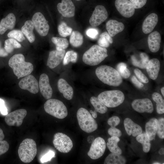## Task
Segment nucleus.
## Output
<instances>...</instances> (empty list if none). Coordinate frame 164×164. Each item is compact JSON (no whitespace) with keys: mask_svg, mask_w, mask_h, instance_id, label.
Wrapping results in <instances>:
<instances>
[{"mask_svg":"<svg viewBox=\"0 0 164 164\" xmlns=\"http://www.w3.org/2000/svg\"><path fill=\"white\" fill-rule=\"evenodd\" d=\"M57 8L59 13L63 17L70 18L75 15V7L71 0H62Z\"/></svg>","mask_w":164,"mask_h":164,"instance_id":"17","label":"nucleus"},{"mask_svg":"<svg viewBox=\"0 0 164 164\" xmlns=\"http://www.w3.org/2000/svg\"><path fill=\"white\" fill-rule=\"evenodd\" d=\"M134 72L137 77L141 82L144 83H148L149 80L148 78L140 70L136 68L134 70Z\"/></svg>","mask_w":164,"mask_h":164,"instance_id":"41","label":"nucleus"},{"mask_svg":"<svg viewBox=\"0 0 164 164\" xmlns=\"http://www.w3.org/2000/svg\"><path fill=\"white\" fill-rule=\"evenodd\" d=\"M131 105L133 109L139 113L151 114L154 111L152 103L148 98L135 99L132 101Z\"/></svg>","mask_w":164,"mask_h":164,"instance_id":"14","label":"nucleus"},{"mask_svg":"<svg viewBox=\"0 0 164 164\" xmlns=\"http://www.w3.org/2000/svg\"><path fill=\"white\" fill-rule=\"evenodd\" d=\"M153 100L156 103V111L159 114L164 113V101L161 95L157 92H154L152 95Z\"/></svg>","mask_w":164,"mask_h":164,"instance_id":"33","label":"nucleus"},{"mask_svg":"<svg viewBox=\"0 0 164 164\" xmlns=\"http://www.w3.org/2000/svg\"><path fill=\"white\" fill-rule=\"evenodd\" d=\"M159 153L161 155H163L164 154V148H162L160 149L159 151Z\"/></svg>","mask_w":164,"mask_h":164,"instance_id":"57","label":"nucleus"},{"mask_svg":"<svg viewBox=\"0 0 164 164\" xmlns=\"http://www.w3.org/2000/svg\"><path fill=\"white\" fill-rule=\"evenodd\" d=\"M108 133L111 136H116L119 138L122 135L121 131L114 127H111L108 129Z\"/></svg>","mask_w":164,"mask_h":164,"instance_id":"43","label":"nucleus"},{"mask_svg":"<svg viewBox=\"0 0 164 164\" xmlns=\"http://www.w3.org/2000/svg\"><path fill=\"white\" fill-rule=\"evenodd\" d=\"M8 55V53L6 51L4 48H0V57H5Z\"/></svg>","mask_w":164,"mask_h":164,"instance_id":"53","label":"nucleus"},{"mask_svg":"<svg viewBox=\"0 0 164 164\" xmlns=\"http://www.w3.org/2000/svg\"><path fill=\"white\" fill-rule=\"evenodd\" d=\"M131 80L133 84L138 88H142L144 86V85L138 81L134 76L132 77Z\"/></svg>","mask_w":164,"mask_h":164,"instance_id":"50","label":"nucleus"},{"mask_svg":"<svg viewBox=\"0 0 164 164\" xmlns=\"http://www.w3.org/2000/svg\"><path fill=\"white\" fill-rule=\"evenodd\" d=\"M32 22L37 32L42 36H46L48 34L50 26L48 22L43 15L40 12L34 14Z\"/></svg>","mask_w":164,"mask_h":164,"instance_id":"10","label":"nucleus"},{"mask_svg":"<svg viewBox=\"0 0 164 164\" xmlns=\"http://www.w3.org/2000/svg\"><path fill=\"white\" fill-rule=\"evenodd\" d=\"M137 141L142 145L143 151L147 153L151 148L150 140L148 138L146 133H142L136 136Z\"/></svg>","mask_w":164,"mask_h":164,"instance_id":"32","label":"nucleus"},{"mask_svg":"<svg viewBox=\"0 0 164 164\" xmlns=\"http://www.w3.org/2000/svg\"><path fill=\"white\" fill-rule=\"evenodd\" d=\"M1 48V42H0V48Z\"/></svg>","mask_w":164,"mask_h":164,"instance_id":"60","label":"nucleus"},{"mask_svg":"<svg viewBox=\"0 0 164 164\" xmlns=\"http://www.w3.org/2000/svg\"><path fill=\"white\" fill-rule=\"evenodd\" d=\"M97 97L107 107L110 108L118 106L125 100L124 94L118 90L103 92L98 95Z\"/></svg>","mask_w":164,"mask_h":164,"instance_id":"6","label":"nucleus"},{"mask_svg":"<svg viewBox=\"0 0 164 164\" xmlns=\"http://www.w3.org/2000/svg\"><path fill=\"white\" fill-rule=\"evenodd\" d=\"M16 18L13 13H10L2 19L0 22V34L2 35L8 29H13L15 25Z\"/></svg>","mask_w":164,"mask_h":164,"instance_id":"24","label":"nucleus"},{"mask_svg":"<svg viewBox=\"0 0 164 164\" xmlns=\"http://www.w3.org/2000/svg\"><path fill=\"white\" fill-rule=\"evenodd\" d=\"M76 0L79 1H80L81 0Z\"/></svg>","mask_w":164,"mask_h":164,"instance_id":"61","label":"nucleus"},{"mask_svg":"<svg viewBox=\"0 0 164 164\" xmlns=\"http://www.w3.org/2000/svg\"><path fill=\"white\" fill-rule=\"evenodd\" d=\"M44 108L46 112L53 117L62 119L68 114L67 107L61 101L55 99H50L45 102Z\"/></svg>","mask_w":164,"mask_h":164,"instance_id":"7","label":"nucleus"},{"mask_svg":"<svg viewBox=\"0 0 164 164\" xmlns=\"http://www.w3.org/2000/svg\"><path fill=\"white\" fill-rule=\"evenodd\" d=\"M108 13L105 7L102 5H97L90 19L89 22L93 27H96L100 25L107 18Z\"/></svg>","mask_w":164,"mask_h":164,"instance_id":"12","label":"nucleus"},{"mask_svg":"<svg viewBox=\"0 0 164 164\" xmlns=\"http://www.w3.org/2000/svg\"><path fill=\"white\" fill-rule=\"evenodd\" d=\"M140 56L143 64L145 68L149 60L148 56L145 53H140Z\"/></svg>","mask_w":164,"mask_h":164,"instance_id":"49","label":"nucleus"},{"mask_svg":"<svg viewBox=\"0 0 164 164\" xmlns=\"http://www.w3.org/2000/svg\"><path fill=\"white\" fill-rule=\"evenodd\" d=\"M65 52V50H56L50 51L47 61V66L51 69L56 67L63 60Z\"/></svg>","mask_w":164,"mask_h":164,"instance_id":"18","label":"nucleus"},{"mask_svg":"<svg viewBox=\"0 0 164 164\" xmlns=\"http://www.w3.org/2000/svg\"><path fill=\"white\" fill-rule=\"evenodd\" d=\"M160 63L157 58H154L149 60L146 67V70L149 77L153 80L156 79L160 69Z\"/></svg>","mask_w":164,"mask_h":164,"instance_id":"21","label":"nucleus"},{"mask_svg":"<svg viewBox=\"0 0 164 164\" xmlns=\"http://www.w3.org/2000/svg\"><path fill=\"white\" fill-rule=\"evenodd\" d=\"M127 68L126 64L123 62L118 64L117 66V70L120 73Z\"/></svg>","mask_w":164,"mask_h":164,"instance_id":"51","label":"nucleus"},{"mask_svg":"<svg viewBox=\"0 0 164 164\" xmlns=\"http://www.w3.org/2000/svg\"><path fill=\"white\" fill-rule=\"evenodd\" d=\"M52 42L55 44L57 50H62L67 48L69 45L67 39L66 38L53 37L51 39Z\"/></svg>","mask_w":164,"mask_h":164,"instance_id":"35","label":"nucleus"},{"mask_svg":"<svg viewBox=\"0 0 164 164\" xmlns=\"http://www.w3.org/2000/svg\"><path fill=\"white\" fill-rule=\"evenodd\" d=\"M57 87L59 91L63 94L65 98L68 100L72 99L73 94V88L65 80L59 79L57 82Z\"/></svg>","mask_w":164,"mask_h":164,"instance_id":"22","label":"nucleus"},{"mask_svg":"<svg viewBox=\"0 0 164 164\" xmlns=\"http://www.w3.org/2000/svg\"><path fill=\"white\" fill-rule=\"evenodd\" d=\"M98 30L95 28H89L86 31V34L90 38L94 39H96L98 34Z\"/></svg>","mask_w":164,"mask_h":164,"instance_id":"42","label":"nucleus"},{"mask_svg":"<svg viewBox=\"0 0 164 164\" xmlns=\"http://www.w3.org/2000/svg\"><path fill=\"white\" fill-rule=\"evenodd\" d=\"M58 31L61 36L65 37L71 35L72 29L68 26L65 22H63L58 25Z\"/></svg>","mask_w":164,"mask_h":164,"instance_id":"37","label":"nucleus"},{"mask_svg":"<svg viewBox=\"0 0 164 164\" xmlns=\"http://www.w3.org/2000/svg\"><path fill=\"white\" fill-rule=\"evenodd\" d=\"M125 158L121 155L115 153L109 154L105 159L104 164H125L126 163Z\"/></svg>","mask_w":164,"mask_h":164,"instance_id":"28","label":"nucleus"},{"mask_svg":"<svg viewBox=\"0 0 164 164\" xmlns=\"http://www.w3.org/2000/svg\"><path fill=\"white\" fill-rule=\"evenodd\" d=\"M161 42V37L159 33L155 31L151 33L148 38V43L150 50L155 53L159 50Z\"/></svg>","mask_w":164,"mask_h":164,"instance_id":"23","label":"nucleus"},{"mask_svg":"<svg viewBox=\"0 0 164 164\" xmlns=\"http://www.w3.org/2000/svg\"><path fill=\"white\" fill-rule=\"evenodd\" d=\"M121 77L125 79L128 78L131 75V73L129 70L126 68L120 73Z\"/></svg>","mask_w":164,"mask_h":164,"instance_id":"52","label":"nucleus"},{"mask_svg":"<svg viewBox=\"0 0 164 164\" xmlns=\"http://www.w3.org/2000/svg\"><path fill=\"white\" fill-rule=\"evenodd\" d=\"M77 117L79 126L84 131L89 133L97 129L98 125L96 121L85 108H79L77 112Z\"/></svg>","mask_w":164,"mask_h":164,"instance_id":"5","label":"nucleus"},{"mask_svg":"<svg viewBox=\"0 0 164 164\" xmlns=\"http://www.w3.org/2000/svg\"><path fill=\"white\" fill-rule=\"evenodd\" d=\"M8 64L19 79L30 74L33 69L32 64L25 61L24 56L20 53L13 56L10 59Z\"/></svg>","mask_w":164,"mask_h":164,"instance_id":"2","label":"nucleus"},{"mask_svg":"<svg viewBox=\"0 0 164 164\" xmlns=\"http://www.w3.org/2000/svg\"><path fill=\"white\" fill-rule=\"evenodd\" d=\"M37 152L36 145L32 139H24L20 144L18 154L20 160L24 163H29L34 159Z\"/></svg>","mask_w":164,"mask_h":164,"instance_id":"4","label":"nucleus"},{"mask_svg":"<svg viewBox=\"0 0 164 164\" xmlns=\"http://www.w3.org/2000/svg\"><path fill=\"white\" fill-rule=\"evenodd\" d=\"M161 91L162 95L164 97V87H162V88H161Z\"/></svg>","mask_w":164,"mask_h":164,"instance_id":"58","label":"nucleus"},{"mask_svg":"<svg viewBox=\"0 0 164 164\" xmlns=\"http://www.w3.org/2000/svg\"><path fill=\"white\" fill-rule=\"evenodd\" d=\"M19 85L21 89L27 90L32 94H36L39 91L38 82L32 75L23 77L19 82Z\"/></svg>","mask_w":164,"mask_h":164,"instance_id":"13","label":"nucleus"},{"mask_svg":"<svg viewBox=\"0 0 164 164\" xmlns=\"http://www.w3.org/2000/svg\"><path fill=\"white\" fill-rule=\"evenodd\" d=\"M106 28L108 34L111 37L115 36L124 29V24L115 20H110L106 23Z\"/></svg>","mask_w":164,"mask_h":164,"instance_id":"25","label":"nucleus"},{"mask_svg":"<svg viewBox=\"0 0 164 164\" xmlns=\"http://www.w3.org/2000/svg\"><path fill=\"white\" fill-rule=\"evenodd\" d=\"M89 112L91 114V115L94 118H95L97 117V112L96 111L94 110V111H93L92 110H90Z\"/></svg>","mask_w":164,"mask_h":164,"instance_id":"54","label":"nucleus"},{"mask_svg":"<svg viewBox=\"0 0 164 164\" xmlns=\"http://www.w3.org/2000/svg\"><path fill=\"white\" fill-rule=\"evenodd\" d=\"M91 104L94 108L95 110L101 114H104L107 111V107L97 97L92 96L90 99Z\"/></svg>","mask_w":164,"mask_h":164,"instance_id":"31","label":"nucleus"},{"mask_svg":"<svg viewBox=\"0 0 164 164\" xmlns=\"http://www.w3.org/2000/svg\"><path fill=\"white\" fill-rule=\"evenodd\" d=\"M157 134L160 138H164V119L163 118H160L158 120Z\"/></svg>","mask_w":164,"mask_h":164,"instance_id":"40","label":"nucleus"},{"mask_svg":"<svg viewBox=\"0 0 164 164\" xmlns=\"http://www.w3.org/2000/svg\"><path fill=\"white\" fill-rule=\"evenodd\" d=\"M0 112L2 114L6 115L8 114L7 109L5 107L4 100L0 98Z\"/></svg>","mask_w":164,"mask_h":164,"instance_id":"48","label":"nucleus"},{"mask_svg":"<svg viewBox=\"0 0 164 164\" xmlns=\"http://www.w3.org/2000/svg\"><path fill=\"white\" fill-rule=\"evenodd\" d=\"M55 154L53 151L50 150L44 155L40 159L42 163L46 162L51 160V159L55 157Z\"/></svg>","mask_w":164,"mask_h":164,"instance_id":"45","label":"nucleus"},{"mask_svg":"<svg viewBox=\"0 0 164 164\" xmlns=\"http://www.w3.org/2000/svg\"><path fill=\"white\" fill-rule=\"evenodd\" d=\"M106 146L104 140L101 137H98L91 143L87 155L92 159H99L104 154Z\"/></svg>","mask_w":164,"mask_h":164,"instance_id":"9","label":"nucleus"},{"mask_svg":"<svg viewBox=\"0 0 164 164\" xmlns=\"http://www.w3.org/2000/svg\"><path fill=\"white\" fill-rule=\"evenodd\" d=\"M115 6L120 13L126 18H130L134 14L135 8L128 0H116Z\"/></svg>","mask_w":164,"mask_h":164,"instance_id":"15","label":"nucleus"},{"mask_svg":"<svg viewBox=\"0 0 164 164\" xmlns=\"http://www.w3.org/2000/svg\"><path fill=\"white\" fill-rule=\"evenodd\" d=\"M34 26L32 21L27 20L21 28V31L30 43L34 42L35 39L33 31Z\"/></svg>","mask_w":164,"mask_h":164,"instance_id":"27","label":"nucleus"},{"mask_svg":"<svg viewBox=\"0 0 164 164\" xmlns=\"http://www.w3.org/2000/svg\"><path fill=\"white\" fill-rule=\"evenodd\" d=\"M108 56L106 48L94 45L84 53L82 60L86 64L94 66L99 64Z\"/></svg>","mask_w":164,"mask_h":164,"instance_id":"3","label":"nucleus"},{"mask_svg":"<svg viewBox=\"0 0 164 164\" xmlns=\"http://www.w3.org/2000/svg\"><path fill=\"white\" fill-rule=\"evenodd\" d=\"M39 85L43 96L47 100L50 99L52 95L53 90L50 84L49 77L46 74L43 73L40 75Z\"/></svg>","mask_w":164,"mask_h":164,"instance_id":"16","label":"nucleus"},{"mask_svg":"<svg viewBox=\"0 0 164 164\" xmlns=\"http://www.w3.org/2000/svg\"><path fill=\"white\" fill-rule=\"evenodd\" d=\"M53 144L55 148L59 152L67 153L73 147V143L70 138L63 133L58 132L54 135Z\"/></svg>","mask_w":164,"mask_h":164,"instance_id":"8","label":"nucleus"},{"mask_svg":"<svg viewBox=\"0 0 164 164\" xmlns=\"http://www.w3.org/2000/svg\"><path fill=\"white\" fill-rule=\"evenodd\" d=\"M95 73L99 80L108 85L117 87L122 82V78L119 73L110 66H101L96 69Z\"/></svg>","mask_w":164,"mask_h":164,"instance_id":"1","label":"nucleus"},{"mask_svg":"<svg viewBox=\"0 0 164 164\" xmlns=\"http://www.w3.org/2000/svg\"><path fill=\"white\" fill-rule=\"evenodd\" d=\"M158 20V16L155 13H151L148 15L143 23L142 30L143 33L147 34L152 32L156 25Z\"/></svg>","mask_w":164,"mask_h":164,"instance_id":"19","label":"nucleus"},{"mask_svg":"<svg viewBox=\"0 0 164 164\" xmlns=\"http://www.w3.org/2000/svg\"><path fill=\"white\" fill-rule=\"evenodd\" d=\"M4 137L3 131L2 129L0 128V141L3 140L4 138Z\"/></svg>","mask_w":164,"mask_h":164,"instance_id":"56","label":"nucleus"},{"mask_svg":"<svg viewBox=\"0 0 164 164\" xmlns=\"http://www.w3.org/2000/svg\"><path fill=\"white\" fill-rule=\"evenodd\" d=\"M120 121V119L118 117L113 116L108 119L107 122L111 127H115L119 124Z\"/></svg>","mask_w":164,"mask_h":164,"instance_id":"46","label":"nucleus"},{"mask_svg":"<svg viewBox=\"0 0 164 164\" xmlns=\"http://www.w3.org/2000/svg\"><path fill=\"white\" fill-rule=\"evenodd\" d=\"M9 145L6 141H0V155L5 153L9 150Z\"/></svg>","mask_w":164,"mask_h":164,"instance_id":"47","label":"nucleus"},{"mask_svg":"<svg viewBox=\"0 0 164 164\" xmlns=\"http://www.w3.org/2000/svg\"><path fill=\"white\" fill-rule=\"evenodd\" d=\"M113 42V40L111 37L106 32L102 33L100 35L97 41L99 46L105 48L109 46L110 44L112 43Z\"/></svg>","mask_w":164,"mask_h":164,"instance_id":"34","label":"nucleus"},{"mask_svg":"<svg viewBox=\"0 0 164 164\" xmlns=\"http://www.w3.org/2000/svg\"><path fill=\"white\" fill-rule=\"evenodd\" d=\"M153 164H160V163L159 162H154L153 163Z\"/></svg>","mask_w":164,"mask_h":164,"instance_id":"59","label":"nucleus"},{"mask_svg":"<svg viewBox=\"0 0 164 164\" xmlns=\"http://www.w3.org/2000/svg\"><path fill=\"white\" fill-rule=\"evenodd\" d=\"M158 120L155 118L150 119L145 124V133L150 140L155 139L157 134Z\"/></svg>","mask_w":164,"mask_h":164,"instance_id":"26","label":"nucleus"},{"mask_svg":"<svg viewBox=\"0 0 164 164\" xmlns=\"http://www.w3.org/2000/svg\"><path fill=\"white\" fill-rule=\"evenodd\" d=\"M77 53L73 50L68 51L65 54L63 59V64L65 65L70 62L75 63L77 60Z\"/></svg>","mask_w":164,"mask_h":164,"instance_id":"38","label":"nucleus"},{"mask_svg":"<svg viewBox=\"0 0 164 164\" xmlns=\"http://www.w3.org/2000/svg\"><path fill=\"white\" fill-rule=\"evenodd\" d=\"M120 140L119 138L116 136H111L108 139L107 145L111 152L120 155L122 154V150L118 145V143Z\"/></svg>","mask_w":164,"mask_h":164,"instance_id":"29","label":"nucleus"},{"mask_svg":"<svg viewBox=\"0 0 164 164\" xmlns=\"http://www.w3.org/2000/svg\"><path fill=\"white\" fill-rule=\"evenodd\" d=\"M21 45L15 39L10 38L5 41L4 49L9 53H12L15 49L21 48Z\"/></svg>","mask_w":164,"mask_h":164,"instance_id":"36","label":"nucleus"},{"mask_svg":"<svg viewBox=\"0 0 164 164\" xmlns=\"http://www.w3.org/2000/svg\"><path fill=\"white\" fill-rule=\"evenodd\" d=\"M124 124L125 130L129 135H132L135 137L142 133L141 127L129 118H125Z\"/></svg>","mask_w":164,"mask_h":164,"instance_id":"20","label":"nucleus"},{"mask_svg":"<svg viewBox=\"0 0 164 164\" xmlns=\"http://www.w3.org/2000/svg\"><path fill=\"white\" fill-rule=\"evenodd\" d=\"M7 36L9 38L15 39L20 42L25 39L24 35L19 30H13L8 33Z\"/></svg>","mask_w":164,"mask_h":164,"instance_id":"39","label":"nucleus"},{"mask_svg":"<svg viewBox=\"0 0 164 164\" xmlns=\"http://www.w3.org/2000/svg\"><path fill=\"white\" fill-rule=\"evenodd\" d=\"M94 137L92 135H90L88 137L87 141L89 143H92L94 140Z\"/></svg>","mask_w":164,"mask_h":164,"instance_id":"55","label":"nucleus"},{"mask_svg":"<svg viewBox=\"0 0 164 164\" xmlns=\"http://www.w3.org/2000/svg\"><path fill=\"white\" fill-rule=\"evenodd\" d=\"M27 114V111L25 109H18L6 114L5 121L9 126L19 127L22 124Z\"/></svg>","mask_w":164,"mask_h":164,"instance_id":"11","label":"nucleus"},{"mask_svg":"<svg viewBox=\"0 0 164 164\" xmlns=\"http://www.w3.org/2000/svg\"><path fill=\"white\" fill-rule=\"evenodd\" d=\"M135 9H140L144 6L147 0H129Z\"/></svg>","mask_w":164,"mask_h":164,"instance_id":"44","label":"nucleus"},{"mask_svg":"<svg viewBox=\"0 0 164 164\" xmlns=\"http://www.w3.org/2000/svg\"><path fill=\"white\" fill-rule=\"evenodd\" d=\"M83 37L79 31H73L70 38V43L72 46L75 47L80 46L83 43Z\"/></svg>","mask_w":164,"mask_h":164,"instance_id":"30","label":"nucleus"}]
</instances>
